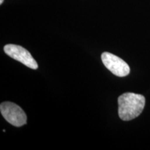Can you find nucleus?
I'll return each instance as SVG.
<instances>
[{"label":"nucleus","instance_id":"nucleus-1","mask_svg":"<svg viewBox=\"0 0 150 150\" xmlns=\"http://www.w3.org/2000/svg\"><path fill=\"white\" fill-rule=\"evenodd\" d=\"M145 104L143 95L133 93H124L118 97V115L124 121H129L140 115Z\"/></svg>","mask_w":150,"mask_h":150},{"label":"nucleus","instance_id":"nucleus-2","mask_svg":"<svg viewBox=\"0 0 150 150\" xmlns=\"http://www.w3.org/2000/svg\"><path fill=\"white\" fill-rule=\"evenodd\" d=\"M1 113L5 120L15 127H22L27 124V115L20 106L13 102H5L0 105Z\"/></svg>","mask_w":150,"mask_h":150},{"label":"nucleus","instance_id":"nucleus-3","mask_svg":"<svg viewBox=\"0 0 150 150\" xmlns=\"http://www.w3.org/2000/svg\"><path fill=\"white\" fill-rule=\"evenodd\" d=\"M102 61L105 67L115 76L123 77L130 72V67L126 62L109 52H104L102 54Z\"/></svg>","mask_w":150,"mask_h":150},{"label":"nucleus","instance_id":"nucleus-4","mask_svg":"<svg viewBox=\"0 0 150 150\" xmlns=\"http://www.w3.org/2000/svg\"><path fill=\"white\" fill-rule=\"evenodd\" d=\"M4 50L5 53L12 59L20 61L29 68L36 70L38 67L37 62L33 59L31 53L21 46L13 44L6 45L4 46Z\"/></svg>","mask_w":150,"mask_h":150},{"label":"nucleus","instance_id":"nucleus-5","mask_svg":"<svg viewBox=\"0 0 150 150\" xmlns=\"http://www.w3.org/2000/svg\"><path fill=\"white\" fill-rule=\"evenodd\" d=\"M3 1H4V0H0V4H2Z\"/></svg>","mask_w":150,"mask_h":150}]
</instances>
